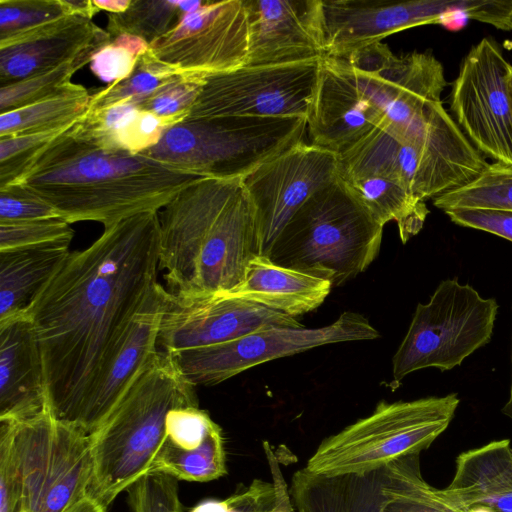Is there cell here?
Instances as JSON below:
<instances>
[{"mask_svg": "<svg viewBox=\"0 0 512 512\" xmlns=\"http://www.w3.org/2000/svg\"><path fill=\"white\" fill-rule=\"evenodd\" d=\"M511 364H512V352H511ZM502 413L512 420V374H511V385L509 390V397L507 402L502 408Z\"/></svg>", "mask_w": 512, "mask_h": 512, "instance_id": "51", "label": "cell"}, {"mask_svg": "<svg viewBox=\"0 0 512 512\" xmlns=\"http://www.w3.org/2000/svg\"><path fill=\"white\" fill-rule=\"evenodd\" d=\"M170 292L160 283L132 317L89 394L78 428L93 434L158 353V335Z\"/></svg>", "mask_w": 512, "mask_h": 512, "instance_id": "19", "label": "cell"}, {"mask_svg": "<svg viewBox=\"0 0 512 512\" xmlns=\"http://www.w3.org/2000/svg\"><path fill=\"white\" fill-rule=\"evenodd\" d=\"M48 408L42 354L29 315L0 320V421L27 420Z\"/></svg>", "mask_w": 512, "mask_h": 512, "instance_id": "22", "label": "cell"}, {"mask_svg": "<svg viewBox=\"0 0 512 512\" xmlns=\"http://www.w3.org/2000/svg\"><path fill=\"white\" fill-rule=\"evenodd\" d=\"M456 393L412 401H381L374 411L325 438L305 468L319 475L364 473L411 454L440 436L459 405Z\"/></svg>", "mask_w": 512, "mask_h": 512, "instance_id": "8", "label": "cell"}, {"mask_svg": "<svg viewBox=\"0 0 512 512\" xmlns=\"http://www.w3.org/2000/svg\"><path fill=\"white\" fill-rule=\"evenodd\" d=\"M498 303L457 278L440 282L426 304L416 306L392 360L393 389L409 374L434 367L448 371L491 340Z\"/></svg>", "mask_w": 512, "mask_h": 512, "instance_id": "9", "label": "cell"}, {"mask_svg": "<svg viewBox=\"0 0 512 512\" xmlns=\"http://www.w3.org/2000/svg\"><path fill=\"white\" fill-rule=\"evenodd\" d=\"M420 454L398 458L385 466L383 491L394 512H462L423 478Z\"/></svg>", "mask_w": 512, "mask_h": 512, "instance_id": "31", "label": "cell"}, {"mask_svg": "<svg viewBox=\"0 0 512 512\" xmlns=\"http://www.w3.org/2000/svg\"><path fill=\"white\" fill-rule=\"evenodd\" d=\"M73 125L0 138V188L17 181L39 154Z\"/></svg>", "mask_w": 512, "mask_h": 512, "instance_id": "40", "label": "cell"}, {"mask_svg": "<svg viewBox=\"0 0 512 512\" xmlns=\"http://www.w3.org/2000/svg\"><path fill=\"white\" fill-rule=\"evenodd\" d=\"M509 90H510V98H511V103H512V71H511L510 77H509Z\"/></svg>", "mask_w": 512, "mask_h": 512, "instance_id": "53", "label": "cell"}, {"mask_svg": "<svg viewBox=\"0 0 512 512\" xmlns=\"http://www.w3.org/2000/svg\"><path fill=\"white\" fill-rule=\"evenodd\" d=\"M72 14H78L92 19L99 12L90 0H64Z\"/></svg>", "mask_w": 512, "mask_h": 512, "instance_id": "48", "label": "cell"}, {"mask_svg": "<svg viewBox=\"0 0 512 512\" xmlns=\"http://www.w3.org/2000/svg\"><path fill=\"white\" fill-rule=\"evenodd\" d=\"M74 125L12 183L40 197L70 224L95 221L107 227L160 211L200 178L144 154L102 147L76 134Z\"/></svg>", "mask_w": 512, "mask_h": 512, "instance_id": "2", "label": "cell"}, {"mask_svg": "<svg viewBox=\"0 0 512 512\" xmlns=\"http://www.w3.org/2000/svg\"><path fill=\"white\" fill-rule=\"evenodd\" d=\"M148 50L149 44L137 36L110 37L93 55L90 69L99 80L112 84L129 76L138 59Z\"/></svg>", "mask_w": 512, "mask_h": 512, "instance_id": "41", "label": "cell"}, {"mask_svg": "<svg viewBox=\"0 0 512 512\" xmlns=\"http://www.w3.org/2000/svg\"><path fill=\"white\" fill-rule=\"evenodd\" d=\"M55 217L60 216L52 206L19 184H10L0 188V222Z\"/></svg>", "mask_w": 512, "mask_h": 512, "instance_id": "46", "label": "cell"}, {"mask_svg": "<svg viewBox=\"0 0 512 512\" xmlns=\"http://www.w3.org/2000/svg\"><path fill=\"white\" fill-rule=\"evenodd\" d=\"M68 15L64 0H0V43Z\"/></svg>", "mask_w": 512, "mask_h": 512, "instance_id": "39", "label": "cell"}, {"mask_svg": "<svg viewBox=\"0 0 512 512\" xmlns=\"http://www.w3.org/2000/svg\"><path fill=\"white\" fill-rule=\"evenodd\" d=\"M69 245L0 251V320L28 311L70 254Z\"/></svg>", "mask_w": 512, "mask_h": 512, "instance_id": "27", "label": "cell"}, {"mask_svg": "<svg viewBox=\"0 0 512 512\" xmlns=\"http://www.w3.org/2000/svg\"><path fill=\"white\" fill-rule=\"evenodd\" d=\"M91 94L71 82L61 91L30 105L0 114V138L68 127L87 111Z\"/></svg>", "mask_w": 512, "mask_h": 512, "instance_id": "30", "label": "cell"}, {"mask_svg": "<svg viewBox=\"0 0 512 512\" xmlns=\"http://www.w3.org/2000/svg\"><path fill=\"white\" fill-rule=\"evenodd\" d=\"M512 65L485 37L463 58L450 93L451 115L473 146L494 162L512 165Z\"/></svg>", "mask_w": 512, "mask_h": 512, "instance_id": "14", "label": "cell"}, {"mask_svg": "<svg viewBox=\"0 0 512 512\" xmlns=\"http://www.w3.org/2000/svg\"><path fill=\"white\" fill-rule=\"evenodd\" d=\"M264 450L270 463L272 482L254 479L249 485H240L223 500H204L187 512H295L279 466L267 442Z\"/></svg>", "mask_w": 512, "mask_h": 512, "instance_id": "34", "label": "cell"}, {"mask_svg": "<svg viewBox=\"0 0 512 512\" xmlns=\"http://www.w3.org/2000/svg\"><path fill=\"white\" fill-rule=\"evenodd\" d=\"M131 512H184L178 480L159 471H150L127 490Z\"/></svg>", "mask_w": 512, "mask_h": 512, "instance_id": "43", "label": "cell"}, {"mask_svg": "<svg viewBox=\"0 0 512 512\" xmlns=\"http://www.w3.org/2000/svg\"><path fill=\"white\" fill-rule=\"evenodd\" d=\"M257 254L254 210L243 178L200 177L159 212V268L171 293L231 290Z\"/></svg>", "mask_w": 512, "mask_h": 512, "instance_id": "3", "label": "cell"}, {"mask_svg": "<svg viewBox=\"0 0 512 512\" xmlns=\"http://www.w3.org/2000/svg\"><path fill=\"white\" fill-rule=\"evenodd\" d=\"M178 73L156 59L148 50L138 59L129 76L93 93L87 111L104 109L126 101L137 104Z\"/></svg>", "mask_w": 512, "mask_h": 512, "instance_id": "37", "label": "cell"}, {"mask_svg": "<svg viewBox=\"0 0 512 512\" xmlns=\"http://www.w3.org/2000/svg\"><path fill=\"white\" fill-rule=\"evenodd\" d=\"M384 480L385 467L332 476L304 467L293 474L289 495L295 512H394Z\"/></svg>", "mask_w": 512, "mask_h": 512, "instance_id": "25", "label": "cell"}, {"mask_svg": "<svg viewBox=\"0 0 512 512\" xmlns=\"http://www.w3.org/2000/svg\"><path fill=\"white\" fill-rule=\"evenodd\" d=\"M306 123L311 144L341 156L381 126V116L341 62L323 57Z\"/></svg>", "mask_w": 512, "mask_h": 512, "instance_id": "21", "label": "cell"}, {"mask_svg": "<svg viewBox=\"0 0 512 512\" xmlns=\"http://www.w3.org/2000/svg\"><path fill=\"white\" fill-rule=\"evenodd\" d=\"M100 42L75 58L41 74L0 87V113L30 105L51 96L71 83L72 76L91 62L96 51L106 44Z\"/></svg>", "mask_w": 512, "mask_h": 512, "instance_id": "36", "label": "cell"}, {"mask_svg": "<svg viewBox=\"0 0 512 512\" xmlns=\"http://www.w3.org/2000/svg\"><path fill=\"white\" fill-rule=\"evenodd\" d=\"M159 270V211L141 212L70 252L30 306L57 419L78 428L101 369L158 283Z\"/></svg>", "mask_w": 512, "mask_h": 512, "instance_id": "1", "label": "cell"}, {"mask_svg": "<svg viewBox=\"0 0 512 512\" xmlns=\"http://www.w3.org/2000/svg\"><path fill=\"white\" fill-rule=\"evenodd\" d=\"M71 224L60 217L19 222H0V251L55 243L70 244Z\"/></svg>", "mask_w": 512, "mask_h": 512, "instance_id": "42", "label": "cell"}, {"mask_svg": "<svg viewBox=\"0 0 512 512\" xmlns=\"http://www.w3.org/2000/svg\"><path fill=\"white\" fill-rule=\"evenodd\" d=\"M23 481L14 445V427L0 421V512H22Z\"/></svg>", "mask_w": 512, "mask_h": 512, "instance_id": "44", "label": "cell"}, {"mask_svg": "<svg viewBox=\"0 0 512 512\" xmlns=\"http://www.w3.org/2000/svg\"><path fill=\"white\" fill-rule=\"evenodd\" d=\"M149 50L179 72L211 75L245 65L249 30L243 1L204 0Z\"/></svg>", "mask_w": 512, "mask_h": 512, "instance_id": "16", "label": "cell"}, {"mask_svg": "<svg viewBox=\"0 0 512 512\" xmlns=\"http://www.w3.org/2000/svg\"><path fill=\"white\" fill-rule=\"evenodd\" d=\"M265 327L304 328L294 317L221 292H170L159 328L158 350L175 352L217 345Z\"/></svg>", "mask_w": 512, "mask_h": 512, "instance_id": "17", "label": "cell"}, {"mask_svg": "<svg viewBox=\"0 0 512 512\" xmlns=\"http://www.w3.org/2000/svg\"><path fill=\"white\" fill-rule=\"evenodd\" d=\"M338 60L379 112L380 127L395 138L420 123L447 86L443 66L430 51L397 56L378 42Z\"/></svg>", "mask_w": 512, "mask_h": 512, "instance_id": "11", "label": "cell"}, {"mask_svg": "<svg viewBox=\"0 0 512 512\" xmlns=\"http://www.w3.org/2000/svg\"><path fill=\"white\" fill-rule=\"evenodd\" d=\"M249 51L245 65H284L325 57L322 0H242Z\"/></svg>", "mask_w": 512, "mask_h": 512, "instance_id": "20", "label": "cell"}, {"mask_svg": "<svg viewBox=\"0 0 512 512\" xmlns=\"http://www.w3.org/2000/svg\"><path fill=\"white\" fill-rule=\"evenodd\" d=\"M218 427L199 406L172 409L166 418L165 439L181 449H195Z\"/></svg>", "mask_w": 512, "mask_h": 512, "instance_id": "45", "label": "cell"}, {"mask_svg": "<svg viewBox=\"0 0 512 512\" xmlns=\"http://www.w3.org/2000/svg\"><path fill=\"white\" fill-rule=\"evenodd\" d=\"M110 40L92 19L72 14L0 43V87L49 71Z\"/></svg>", "mask_w": 512, "mask_h": 512, "instance_id": "23", "label": "cell"}, {"mask_svg": "<svg viewBox=\"0 0 512 512\" xmlns=\"http://www.w3.org/2000/svg\"><path fill=\"white\" fill-rule=\"evenodd\" d=\"M204 0H131L122 13H109L106 31L110 37L137 36L149 45L175 28L182 18L198 9Z\"/></svg>", "mask_w": 512, "mask_h": 512, "instance_id": "32", "label": "cell"}, {"mask_svg": "<svg viewBox=\"0 0 512 512\" xmlns=\"http://www.w3.org/2000/svg\"><path fill=\"white\" fill-rule=\"evenodd\" d=\"M319 61L243 65L206 75L187 119L219 117L303 118L311 105Z\"/></svg>", "mask_w": 512, "mask_h": 512, "instance_id": "13", "label": "cell"}, {"mask_svg": "<svg viewBox=\"0 0 512 512\" xmlns=\"http://www.w3.org/2000/svg\"><path fill=\"white\" fill-rule=\"evenodd\" d=\"M98 10H106L109 13L117 14L126 11L131 0H93Z\"/></svg>", "mask_w": 512, "mask_h": 512, "instance_id": "49", "label": "cell"}, {"mask_svg": "<svg viewBox=\"0 0 512 512\" xmlns=\"http://www.w3.org/2000/svg\"><path fill=\"white\" fill-rule=\"evenodd\" d=\"M331 288L328 280L280 266L257 254L248 262L241 282L221 293L295 318L318 308Z\"/></svg>", "mask_w": 512, "mask_h": 512, "instance_id": "26", "label": "cell"}, {"mask_svg": "<svg viewBox=\"0 0 512 512\" xmlns=\"http://www.w3.org/2000/svg\"><path fill=\"white\" fill-rule=\"evenodd\" d=\"M442 210L499 209L512 211V165L489 163L472 182L433 199Z\"/></svg>", "mask_w": 512, "mask_h": 512, "instance_id": "35", "label": "cell"}, {"mask_svg": "<svg viewBox=\"0 0 512 512\" xmlns=\"http://www.w3.org/2000/svg\"><path fill=\"white\" fill-rule=\"evenodd\" d=\"M379 336L366 317L344 312L333 323L319 328L265 327L221 344L168 353L189 383L212 386L274 359L322 345Z\"/></svg>", "mask_w": 512, "mask_h": 512, "instance_id": "12", "label": "cell"}, {"mask_svg": "<svg viewBox=\"0 0 512 512\" xmlns=\"http://www.w3.org/2000/svg\"><path fill=\"white\" fill-rule=\"evenodd\" d=\"M456 225L485 231L512 242V211L499 209H452L444 212Z\"/></svg>", "mask_w": 512, "mask_h": 512, "instance_id": "47", "label": "cell"}, {"mask_svg": "<svg viewBox=\"0 0 512 512\" xmlns=\"http://www.w3.org/2000/svg\"><path fill=\"white\" fill-rule=\"evenodd\" d=\"M338 177L382 226L394 221L405 244L417 235L429 214L426 201L398 181L378 173L338 168Z\"/></svg>", "mask_w": 512, "mask_h": 512, "instance_id": "28", "label": "cell"}, {"mask_svg": "<svg viewBox=\"0 0 512 512\" xmlns=\"http://www.w3.org/2000/svg\"><path fill=\"white\" fill-rule=\"evenodd\" d=\"M107 508L97 502L90 495L81 500L65 512H106Z\"/></svg>", "mask_w": 512, "mask_h": 512, "instance_id": "50", "label": "cell"}, {"mask_svg": "<svg viewBox=\"0 0 512 512\" xmlns=\"http://www.w3.org/2000/svg\"><path fill=\"white\" fill-rule=\"evenodd\" d=\"M73 128L79 136L102 147L136 154L155 146L167 129L132 101L86 111Z\"/></svg>", "mask_w": 512, "mask_h": 512, "instance_id": "29", "label": "cell"}, {"mask_svg": "<svg viewBox=\"0 0 512 512\" xmlns=\"http://www.w3.org/2000/svg\"><path fill=\"white\" fill-rule=\"evenodd\" d=\"M179 372L171 355H157L91 434L94 460L89 495L108 507L123 491L150 471L165 438L168 413L199 406L195 390Z\"/></svg>", "mask_w": 512, "mask_h": 512, "instance_id": "4", "label": "cell"}, {"mask_svg": "<svg viewBox=\"0 0 512 512\" xmlns=\"http://www.w3.org/2000/svg\"><path fill=\"white\" fill-rule=\"evenodd\" d=\"M10 422L23 481L22 512H65L89 496L94 470L89 434L57 419L50 408Z\"/></svg>", "mask_w": 512, "mask_h": 512, "instance_id": "10", "label": "cell"}, {"mask_svg": "<svg viewBox=\"0 0 512 512\" xmlns=\"http://www.w3.org/2000/svg\"><path fill=\"white\" fill-rule=\"evenodd\" d=\"M383 227L338 177L290 218L267 257L340 286L375 260Z\"/></svg>", "mask_w": 512, "mask_h": 512, "instance_id": "5", "label": "cell"}, {"mask_svg": "<svg viewBox=\"0 0 512 512\" xmlns=\"http://www.w3.org/2000/svg\"><path fill=\"white\" fill-rule=\"evenodd\" d=\"M488 164L442 101L406 138L397 139L379 126L338 156L340 169L388 176L423 201L466 186Z\"/></svg>", "mask_w": 512, "mask_h": 512, "instance_id": "6", "label": "cell"}, {"mask_svg": "<svg viewBox=\"0 0 512 512\" xmlns=\"http://www.w3.org/2000/svg\"><path fill=\"white\" fill-rule=\"evenodd\" d=\"M466 512H494V511L487 507L477 506V507H473V508L467 510Z\"/></svg>", "mask_w": 512, "mask_h": 512, "instance_id": "52", "label": "cell"}, {"mask_svg": "<svg viewBox=\"0 0 512 512\" xmlns=\"http://www.w3.org/2000/svg\"><path fill=\"white\" fill-rule=\"evenodd\" d=\"M205 77L203 74L180 72L137 105L169 128L189 117L205 84Z\"/></svg>", "mask_w": 512, "mask_h": 512, "instance_id": "38", "label": "cell"}, {"mask_svg": "<svg viewBox=\"0 0 512 512\" xmlns=\"http://www.w3.org/2000/svg\"><path fill=\"white\" fill-rule=\"evenodd\" d=\"M462 512L483 506L512 512V447L508 439L491 441L461 453L451 483L439 489Z\"/></svg>", "mask_w": 512, "mask_h": 512, "instance_id": "24", "label": "cell"}, {"mask_svg": "<svg viewBox=\"0 0 512 512\" xmlns=\"http://www.w3.org/2000/svg\"><path fill=\"white\" fill-rule=\"evenodd\" d=\"M337 178L338 156L304 141L244 177L254 210L258 255L267 257L290 218Z\"/></svg>", "mask_w": 512, "mask_h": 512, "instance_id": "15", "label": "cell"}, {"mask_svg": "<svg viewBox=\"0 0 512 512\" xmlns=\"http://www.w3.org/2000/svg\"><path fill=\"white\" fill-rule=\"evenodd\" d=\"M150 471H159L177 480L207 482L225 475L226 456L221 428L218 426L195 449H181L164 438ZM149 471V472H150Z\"/></svg>", "mask_w": 512, "mask_h": 512, "instance_id": "33", "label": "cell"}, {"mask_svg": "<svg viewBox=\"0 0 512 512\" xmlns=\"http://www.w3.org/2000/svg\"><path fill=\"white\" fill-rule=\"evenodd\" d=\"M306 128L303 118L186 119L140 154L198 177L244 178L303 141Z\"/></svg>", "mask_w": 512, "mask_h": 512, "instance_id": "7", "label": "cell"}, {"mask_svg": "<svg viewBox=\"0 0 512 512\" xmlns=\"http://www.w3.org/2000/svg\"><path fill=\"white\" fill-rule=\"evenodd\" d=\"M468 7L467 0H322L325 57L345 59L393 33L444 24Z\"/></svg>", "mask_w": 512, "mask_h": 512, "instance_id": "18", "label": "cell"}]
</instances>
